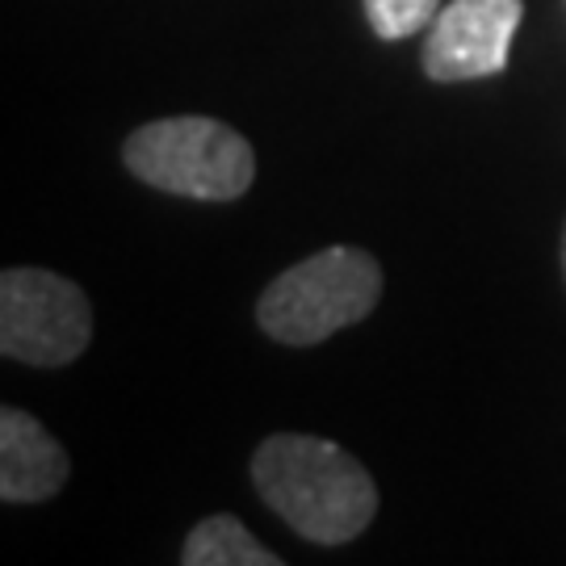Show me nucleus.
<instances>
[{"label":"nucleus","mask_w":566,"mask_h":566,"mask_svg":"<svg viewBox=\"0 0 566 566\" xmlns=\"http://www.w3.org/2000/svg\"><path fill=\"white\" fill-rule=\"evenodd\" d=\"M72 474L63 446L18 407L0 411V500L4 504H46Z\"/></svg>","instance_id":"423d86ee"},{"label":"nucleus","mask_w":566,"mask_h":566,"mask_svg":"<svg viewBox=\"0 0 566 566\" xmlns=\"http://www.w3.org/2000/svg\"><path fill=\"white\" fill-rule=\"evenodd\" d=\"M126 168L164 193L198 202H235L256 181V156L240 130L219 118L181 114L139 126L122 143Z\"/></svg>","instance_id":"7ed1b4c3"},{"label":"nucleus","mask_w":566,"mask_h":566,"mask_svg":"<svg viewBox=\"0 0 566 566\" xmlns=\"http://www.w3.org/2000/svg\"><path fill=\"white\" fill-rule=\"evenodd\" d=\"M252 486L303 542L344 546L378 516V486L348 449L324 437L277 432L252 458Z\"/></svg>","instance_id":"f257e3e1"},{"label":"nucleus","mask_w":566,"mask_h":566,"mask_svg":"<svg viewBox=\"0 0 566 566\" xmlns=\"http://www.w3.org/2000/svg\"><path fill=\"white\" fill-rule=\"evenodd\" d=\"M563 277H566V227H563Z\"/></svg>","instance_id":"1a4fd4ad"},{"label":"nucleus","mask_w":566,"mask_h":566,"mask_svg":"<svg viewBox=\"0 0 566 566\" xmlns=\"http://www.w3.org/2000/svg\"><path fill=\"white\" fill-rule=\"evenodd\" d=\"M521 0H453L446 4L424 42V72L437 84L500 76L521 30Z\"/></svg>","instance_id":"39448f33"},{"label":"nucleus","mask_w":566,"mask_h":566,"mask_svg":"<svg viewBox=\"0 0 566 566\" xmlns=\"http://www.w3.org/2000/svg\"><path fill=\"white\" fill-rule=\"evenodd\" d=\"M93 336V306L76 282L51 269H4L0 353L34 369L76 361Z\"/></svg>","instance_id":"20e7f679"},{"label":"nucleus","mask_w":566,"mask_h":566,"mask_svg":"<svg viewBox=\"0 0 566 566\" xmlns=\"http://www.w3.org/2000/svg\"><path fill=\"white\" fill-rule=\"evenodd\" d=\"M378 298H382V264L365 248L336 243L269 282L256 303V324L277 344L311 348L336 336L340 327L361 324Z\"/></svg>","instance_id":"f03ea898"},{"label":"nucleus","mask_w":566,"mask_h":566,"mask_svg":"<svg viewBox=\"0 0 566 566\" xmlns=\"http://www.w3.org/2000/svg\"><path fill=\"white\" fill-rule=\"evenodd\" d=\"M185 566H282V554L264 549L235 516H206L202 525L185 537Z\"/></svg>","instance_id":"0eeeda50"},{"label":"nucleus","mask_w":566,"mask_h":566,"mask_svg":"<svg viewBox=\"0 0 566 566\" xmlns=\"http://www.w3.org/2000/svg\"><path fill=\"white\" fill-rule=\"evenodd\" d=\"M441 13V0H365V18L374 34L386 42H399L420 34Z\"/></svg>","instance_id":"6e6552de"}]
</instances>
